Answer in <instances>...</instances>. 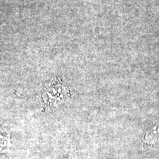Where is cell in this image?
<instances>
[{"label": "cell", "instance_id": "6da1fadb", "mask_svg": "<svg viewBox=\"0 0 159 159\" xmlns=\"http://www.w3.org/2000/svg\"><path fill=\"white\" fill-rule=\"evenodd\" d=\"M1 139H2V145L1 148L4 149L5 150V148L8 149L10 148V136L8 134H7L6 136H1Z\"/></svg>", "mask_w": 159, "mask_h": 159}, {"label": "cell", "instance_id": "7a4b0ae2", "mask_svg": "<svg viewBox=\"0 0 159 159\" xmlns=\"http://www.w3.org/2000/svg\"><path fill=\"white\" fill-rule=\"evenodd\" d=\"M63 159H77L76 154L75 153V152H73V151H71V153L69 154V157H67V158H65Z\"/></svg>", "mask_w": 159, "mask_h": 159}]
</instances>
